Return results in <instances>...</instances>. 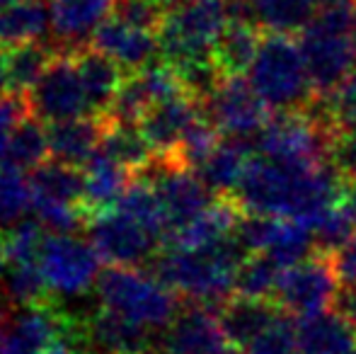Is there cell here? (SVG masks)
Segmentation results:
<instances>
[{"label":"cell","mask_w":356,"mask_h":354,"mask_svg":"<svg viewBox=\"0 0 356 354\" xmlns=\"http://www.w3.org/2000/svg\"><path fill=\"white\" fill-rule=\"evenodd\" d=\"M344 187L347 182L330 161L318 166H291L254 156L230 199L243 214L289 218L310 226L325 211L342 204Z\"/></svg>","instance_id":"1"},{"label":"cell","mask_w":356,"mask_h":354,"mask_svg":"<svg viewBox=\"0 0 356 354\" xmlns=\"http://www.w3.org/2000/svg\"><path fill=\"white\" fill-rule=\"evenodd\" d=\"M248 252L233 236L204 250H165L155 260V277L177 296L218 311L235 296V277Z\"/></svg>","instance_id":"2"},{"label":"cell","mask_w":356,"mask_h":354,"mask_svg":"<svg viewBox=\"0 0 356 354\" xmlns=\"http://www.w3.org/2000/svg\"><path fill=\"white\" fill-rule=\"evenodd\" d=\"M354 22L356 5H337L318 10L298 34V47L315 95L332 92L356 68Z\"/></svg>","instance_id":"3"},{"label":"cell","mask_w":356,"mask_h":354,"mask_svg":"<svg viewBox=\"0 0 356 354\" xmlns=\"http://www.w3.org/2000/svg\"><path fill=\"white\" fill-rule=\"evenodd\" d=\"M245 78L264 107L277 114L303 112L315 97L298 42L286 34H264Z\"/></svg>","instance_id":"4"},{"label":"cell","mask_w":356,"mask_h":354,"mask_svg":"<svg viewBox=\"0 0 356 354\" xmlns=\"http://www.w3.org/2000/svg\"><path fill=\"white\" fill-rule=\"evenodd\" d=\"M102 308L119 313L148 330H168L179 313L177 293L138 267H107L97 279Z\"/></svg>","instance_id":"5"},{"label":"cell","mask_w":356,"mask_h":354,"mask_svg":"<svg viewBox=\"0 0 356 354\" xmlns=\"http://www.w3.org/2000/svg\"><path fill=\"white\" fill-rule=\"evenodd\" d=\"M228 24V0H187L182 8L170 13L160 27V58L168 66L211 61L216 44Z\"/></svg>","instance_id":"6"},{"label":"cell","mask_w":356,"mask_h":354,"mask_svg":"<svg viewBox=\"0 0 356 354\" xmlns=\"http://www.w3.org/2000/svg\"><path fill=\"white\" fill-rule=\"evenodd\" d=\"M85 325L51 301L17 308L8 323L3 354H85Z\"/></svg>","instance_id":"7"},{"label":"cell","mask_w":356,"mask_h":354,"mask_svg":"<svg viewBox=\"0 0 356 354\" xmlns=\"http://www.w3.org/2000/svg\"><path fill=\"white\" fill-rule=\"evenodd\" d=\"M337 134L320 127L305 112H284L267 122L254 141L259 156L291 166H318L330 156Z\"/></svg>","instance_id":"8"},{"label":"cell","mask_w":356,"mask_h":354,"mask_svg":"<svg viewBox=\"0 0 356 354\" xmlns=\"http://www.w3.org/2000/svg\"><path fill=\"white\" fill-rule=\"evenodd\" d=\"M134 177L150 182L158 192L165 218H168V238L202 216L213 204L211 189L202 182V177L192 168H184L172 158L155 156L153 163Z\"/></svg>","instance_id":"9"},{"label":"cell","mask_w":356,"mask_h":354,"mask_svg":"<svg viewBox=\"0 0 356 354\" xmlns=\"http://www.w3.org/2000/svg\"><path fill=\"white\" fill-rule=\"evenodd\" d=\"M99 262L102 257L90 241L71 236H54L49 233L39 255V272L47 282L49 293L61 298L83 296L90 287H97Z\"/></svg>","instance_id":"10"},{"label":"cell","mask_w":356,"mask_h":354,"mask_svg":"<svg viewBox=\"0 0 356 354\" xmlns=\"http://www.w3.org/2000/svg\"><path fill=\"white\" fill-rule=\"evenodd\" d=\"M27 109L32 117L47 124L73 122V119L92 117L88 102V92L80 81L78 66L73 61V54H56L44 76L27 95Z\"/></svg>","instance_id":"11"},{"label":"cell","mask_w":356,"mask_h":354,"mask_svg":"<svg viewBox=\"0 0 356 354\" xmlns=\"http://www.w3.org/2000/svg\"><path fill=\"white\" fill-rule=\"evenodd\" d=\"M204 119L216 127V131L235 141H257L267 127V107L250 88L245 76H225L220 86L202 102Z\"/></svg>","instance_id":"12"},{"label":"cell","mask_w":356,"mask_h":354,"mask_svg":"<svg viewBox=\"0 0 356 354\" xmlns=\"http://www.w3.org/2000/svg\"><path fill=\"white\" fill-rule=\"evenodd\" d=\"M339 284L342 282L337 277L332 257L313 255L300 265L282 269L272 301L286 316H315L332 308Z\"/></svg>","instance_id":"13"},{"label":"cell","mask_w":356,"mask_h":354,"mask_svg":"<svg viewBox=\"0 0 356 354\" xmlns=\"http://www.w3.org/2000/svg\"><path fill=\"white\" fill-rule=\"evenodd\" d=\"M88 236L97 255L109 262V267H138L160 246V241H155L143 226L119 209L90 216Z\"/></svg>","instance_id":"14"},{"label":"cell","mask_w":356,"mask_h":354,"mask_svg":"<svg viewBox=\"0 0 356 354\" xmlns=\"http://www.w3.org/2000/svg\"><path fill=\"white\" fill-rule=\"evenodd\" d=\"M179 95L187 92H184L175 68L168 66L165 61L153 63V66L143 68V71L127 76L107 119H112L117 124H136L138 127L150 109L158 107L160 102L179 97Z\"/></svg>","instance_id":"15"},{"label":"cell","mask_w":356,"mask_h":354,"mask_svg":"<svg viewBox=\"0 0 356 354\" xmlns=\"http://www.w3.org/2000/svg\"><path fill=\"white\" fill-rule=\"evenodd\" d=\"M199 117H202V104L189 95H179L150 109L138 127L155 156L175 161L184 134Z\"/></svg>","instance_id":"16"},{"label":"cell","mask_w":356,"mask_h":354,"mask_svg":"<svg viewBox=\"0 0 356 354\" xmlns=\"http://www.w3.org/2000/svg\"><path fill=\"white\" fill-rule=\"evenodd\" d=\"M90 47H95L104 56L112 58L124 73L143 71V68L153 66V61L160 56L158 34L134 29L112 17L95 32Z\"/></svg>","instance_id":"17"},{"label":"cell","mask_w":356,"mask_h":354,"mask_svg":"<svg viewBox=\"0 0 356 354\" xmlns=\"http://www.w3.org/2000/svg\"><path fill=\"white\" fill-rule=\"evenodd\" d=\"M225 345L218 311L197 303L177 313L163 340L165 354H216Z\"/></svg>","instance_id":"18"},{"label":"cell","mask_w":356,"mask_h":354,"mask_svg":"<svg viewBox=\"0 0 356 354\" xmlns=\"http://www.w3.org/2000/svg\"><path fill=\"white\" fill-rule=\"evenodd\" d=\"M88 342L99 354H150L155 352L153 330L129 321L109 308H99L85 325Z\"/></svg>","instance_id":"19"},{"label":"cell","mask_w":356,"mask_h":354,"mask_svg":"<svg viewBox=\"0 0 356 354\" xmlns=\"http://www.w3.org/2000/svg\"><path fill=\"white\" fill-rule=\"evenodd\" d=\"M282 313L272 298H248L235 293L218 308V321L225 342L238 350H248Z\"/></svg>","instance_id":"20"},{"label":"cell","mask_w":356,"mask_h":354,"mask_svg":"<svg viewBox=\"0 0 356 354\" xmlns=\"http://www.w3.org/2000/svg\"><path fill=\"white\" fill-rule=\"evenodd\" d=\"M71 54L88 92L90 112L95 119H104L127 81V73L95 47H78Z\"/></svg>","instance_id":"21"},{"label":"cell","mask_w":356,"mask_h":354,"mask_svg":"<svg viewBox=\"0 0 356 354\" xmlns=\"http://www.w3.org/2000/svg\"><path fill=\"white\" fill-rule=\"evenodd\" d=\"M243 216L245 214L240 211V207L230 197L216 199L202 216H197L192 223L179 228L177 233H172L165 246L175 248V250H204V248H211L216 243L233 236Z\"/></svg>","instance_id":"22"},{"label":"cell","mask_w":356,"mask_h":354,"mask_svg":"<svg viewBox=\"0 0 356 354\" xmlns=\"http://www.w3.org/2000/svg\"><path fill=\"white\" fill-rule=\"evenodd\" d=\"M298 354H352L356 350V328L330 311L298 318L296 323Z\"/></svg>","instance_id":"23"},{"label":"cell","mask_w":356,"mask_h":354,"mask_svg":"<svg viewBox=\"0 0 356 354\" xmlns=\"http://www.w3.org/2000/svg\"><path fill=\"white\" fill-rule=\"evenodd\" d=\"M49 156L51 161L66 163L83 170L102 143L104 119H73V122L49 124Z\"/></svg>","instance_id":"24"},{"label":"cell","mask_w":356,"mask_h":354,"mask_svg":"<svg viewBox=\"0 0 356 354\" xmlns=\"http://www.w3.org/2000/svg\"><path fill=\"white\" fill-rule=\"evenodd\" d=\"M114 3L117 0H49L54 34L63 44L95 37V32L112 17Z\"/></svg>","instance_id":"25"},{"label":"cell","mask_w":356,"mask_h":354,"mask_svg":"<svg viewBox=\"0 0 356 354\" xmlns=\"http://www.w3.org/2000/svg\"><path fill=\"white\" fill-rule=\"evenodd\" d=\"M129 175L117 161L107 156L104 151H95V156L83 168V207L88 216H95L99 211H109L119 204L124 189L129 187Z\"/></svg>","instance_id":"26"},{"label":"cell","mask_w":356,"mask_h":354,"mask_svg":"<svg viewBox=\"0 0 356 354\" xmlns=\"http://www.w3.org/2000/svg\"><path fill=\"white\" fill-rule=\"evenodd\" d=\"M250 161V143L248 141H235V138H220L216 151L202 166L197 168V175L202 182L211 189V194H218V199L233 197L238 189L240 179L248 170Z\"/></svg>","instance_id":"27"},{"label":"cell","mask_w":356,"mask_h":354,"mask_svg":"<svg viewBox=\"0 0 356 354\" xmlns=\"http://www.w3.org/2000/svg\"><path fill=\"white\" fill-rule=\"evenodd\" d=\"M29 184H32V207L37 204L83 207V170L80 168L47 161L29 172Z\"/></svg>","instance_id":"28"},{"label":"cell","mask_w":356,"mask_h":354,"mask_svg":"<svg viewBox=\"0 0 356 354\" xmlns=\"http://www.w3.org/2000/svg\"><path fill=\"white\" fill-rule=\"evenodd\" d=\"M56 54L42 42L19 44V47L3 49L5 68V92L15 97H27L54 61Z\"/></svg>","instance_id":"29"},{"label":"cell","mask_w":356,"mask_h":354,"mask_svg":"<svg viewBox=\"0 0 356 354\" xmlns=\"http://www.w3.org/2000/svg\"><path fill=\"white\" fill-rule=\"evenodd\" d=\"M99 151L107 153L112 161H117L131 175H138L155 158L153 148L145 141L141 127H136V124H117L107 117H104V134Z\"/></svg>","instance_id":"30"},{"label":"cell","mask_w":356,"mask_h":354,"mask_svg":"<svg viewBox=\"0 0 356 354\" xmlns=\"http://www.w3.org/2000/svg\"><path fill=\"white\" fill-rule=\"evenodd\" d=\"M51 24V13L44 0H19L0 13V49L39 42Z\"/></svg>","instance_id":"31"},{"label":"cell","mask_w":356,"mask_h":354,"mask_svg":"<svg viewBox=\"0 0 356 354\" xmlns=\"http://www.w3.org/2000/svg\"><path fill=\"white\" fill-rule=\"evenodd\" d=\"M262 37V29L254 24L230 22L213 49V61L223 76H248Z\"/></svg>","instance_id":"32"},{"label":"cell","mask_w":356,"mask_h":354,"mask_svg":"<svg viewBox=\"0 0 356 354\" xmlns=\"http://www.w3.org/2000/svg\"><path fill=\"white\" fill-rule=\"evenodd\" d=\"M254 24L267 34H300L318 10L310 0H250Z\"/></svg>","instance_id":"33"},{"label":"cell","mask_w":356,"mask_h":354,"mask_svg":"<svg viewBox=\"0 0 356 354\" xmlns=\"http://www.w3.org/2000/svg\"><path fill=\"white\" fill-rule=\"evenodd\" d=\"M114 209H119L129 218H134L155 241H168V218H165L158 192H155V187L150 182H145L141 177H134Z\"/></svg>","instance_id":"34"},{"label":"cell","mask_w":356,"mask_h":354,"mask_svg":"<svg viewBox=\"0 0 356 354\" xmlns=\"http://www.w3.org/2000/svg\"><path fill=\"white\" fill-rule=\"evenodd\" d=\"M264 255L274 260L282 269H289L293 265H300L308 257L318 255L315 250V238L308 223L289 221V218H277L272 241L267 246Z\"/></svg>","instance_id":"35"},{"label":"cell","mask_w":356,"mask_h":354,"mask_svg":"<svg viewBox=\"0 0 356 354\" xmlns=\"http://www.w3.org/2000/svg\"><path fill=\"white\" fill-rule=\"evenodd\" d=\"M47 156H49L47 127H44V122H39L37 117L27 114V117L15 127L3 166H13L27 172V170L39 168L42 163H47Z\"/></svg>","instance_id":"36"},{"label":"cell","mask_w":356,"mask_h":354,"mask_svg":"<svg viewBox=\"0 0 356 354\" xmlns=\"http://www.w3.org/2000/svg\"><path fill=\"white\" fill-rule=\"evenodd\" d=\"M32 214V184L24 170L0 166V236L17 228Z\"/></svg>","instance_id":"37"},{"label":"cell","mask_w":356,"mask_h":354,"mask_svg":"<svg viewBox=\"0 0 356 354\" xmlns=\"http://www.w3.org/2000/svg\"><path fill=\"white\" fill-rule=\"evenodd\" d=\"M310 231L315 238V250L318 255L334 257L356 233V218L349 214V209L344 204L325 211L320 218H315L310 223Z\"/></svg>","instance_id":"38"},{"label":"cell","mask_w":356,"mask_h":354,"mask_svg":"<svg viewBox=\"0 0 356 354\" xmlns=\"http://www.w3.org/2000/svg\"><path fill=\"white\" fill-rule=\"evenodd\" d=\"M282 267L267 255H248L235 277V293L248 298H274Z\"/></svg>","instance_id":"39"},{"label":"cell","mask_w":356,"mask_h":354,"mask_svg":"<svg viewBox=\"0 0 356 354\" xmlns=\"http://www.w3.org/2000/svg\"><path fill=\"white\" fill-rule=\"evenodd\" d=\"M220 143V134L216 131V127L209 119H204V114L187 129L182 143L177 148V156L175 161L182 163L184 168H192L197 170L204 161L216 151V146Z\"/></svg>","instance_id":"40"},{"label":"cell","mask_w":356,"mask_h":354,"mask_svg":"<svg viewBox=\"0 0 356 354\" xmlns=\"http://www.w3.org/2000/svg\"><path fill=\"white\" fill-rule=\"evenodd\" d=\"M165 17L168 13L160 5V0H117L112 10V19L153 34L160 32Z\"/></svg>","instance_id":"41"},{"label":"cell","mask_w":356,"mask_h":354,"mask_svg":"<svg viewBox=\"0 0 356 354\" xmlns=\"http://www.w3.org/2000/svg\"><path fill=\"white\" fill-rule=\"evenodd\" d=\"M325 109L337 134L356 131V68L332 92L323 95Z\"/></svg>","instance_id":"42"},{"label":"cell","mask_w":356,"mask_h":354,"mask_svg":"<svg viewBox=\"0 0 356 354\" xmlns=\"http://www.w3.org/2000/svg\"><path fill=\"white\" fill-rule=\"evenodd\" d=\"M245 352L248 354H298V345H296V323L289 321L286 313H282Z\"/></svg>","instance_id":"43"},{"label":"cell","mask_w":356,"mask_h":354,"mask_svg":"<svg viewBox=\"0 0 356 354\" xmlns=\"http://www.w3.org/2000/svg\"><path fill=\"white\" fill-rule=\"evenodd\" d=\"M29 114L27 109V99L24 97H15V95L3 92L0 95V166L5 163L10 148V138L13 131L19 122Z\"/></svg>","instance_id":"44"},{"label":"cell","mask_w":356,"mask_h":354,"mask_svg":"<svg viewBox=\"0 0 356 354\" xmlns=\"http://www.w3.org/2000/svg\"><path fill=\"white\" fill-rule=\"evenodd\" d=\"M327 161L332 163V168L344 182H356V131H344L334 136Z\"/></svg>","instance_id":"45"},{"label":"cell","mask_w":356,"mask_h":354,"mask_svg":"<svg viewBox=\"0 0 356 354\" xmlns=\"http://www.w3.org/2000/svg\"><path fill=\"white\" fill-rule=\"evenodd\" d=\"M332 262H334V269H337L339 282L356 287V233L352 236V241L332 257Z\"/></svg>","instance_id":"46"},{"label":"cell","mask_w":356,"mask_h":354,"mask_svg":"<svg viewBox=\"0 0 356 354\" xmlns=\"http://www.w3.org/2000/svg\"><path fill=\"white\" fill-rule=\"evenodd\" d=\"M332 311L339 318H344L352 328H356V287H352V284H339L337 296L332 301Z\"/></svg>","instance_id":"47"},{"label":"cell","mask_w":356,"mask_h":354,"mask_svg":"<svg viewBox=\"0 0 356 354\" xmlns=\"http://www.w3.org/2000/svg\"><path fill=\"white\" fill-rule=\"evenodd\" d=\"M8 308H5V296L0 293V354H3V345H5V335H8Z\"/></svg>","instance_id":"48"},{"label":"cell","mask_w":356,"mask_h":354,"mask_svg":"<svg viewBox=\"0 0 356 354\" xmlns=\"http://www.w3.org/2000/svg\"><path fill=\"white\" fill-rule=\"evenodd\" d=\"M342 204L349 209V214L356 218V182H349L344 187V197H342Z\"/></svg>","instance_id":"49"},{"label":"cell","mask_w":356,"mask_h":354,"mask_svg":"<svg viewBox=\"0 0 356 354\" xmlns=\"http://www.w3.org/2000/svg\"><path fill=\"white\" fill-rule=\"evenodd\" d=\"M315 10H327L337 8V5H356V0H310Z\"/></svg>","instance_id":"50"},{"label":"cell","mask_w":356,"mask_h":354,"mask_svg":"<svg viewBox=\"0 0 356 354\" xmlns=\"http://www.w3.org/2000/svg\"><path fill=\"white\" fill-rule=\"evenodd\" d=\"M5 92V68H3V49H0V95Z\"/></svg>","instance_id":"51"},{"label":"cell","mask_w":356,"mask_h":354,"mask_svg":"<svg viewBox=\"0 0 356 354\" xmlns=\"http://www.w3.org/2000/svg\"><path fill=\"white\" fill-rule=\"evenodd\" d=\"M216 354H248L245 350H238V347H230V345H225L223 350H218Z\"/></svg>","instance_id":"52"},{"label":"cell","mask_w":356,"mask_h":354,"mask_svg":"<svg viewBox=\"0 0 356 354\" xmlns=\"http://www.w3.org/2000/svg\"><path fill=\"white\" fill-rule=\"evenodd\" d=\"M15 3H19V0H0V13H3V10H8L10 5H15Z\"/></svg>","instance_id":"53"},{"label":"cell","mask_w":356,"mask_h":354,"mask_svg":"<svg viewBox=\"0 0 356 354\" xmlns=\"http://www.w3.org/2000/svg\"><path fill=\"white\" fill-rule=\"evenodd\" d=\"M354 47H356V22H354Z\"/></svg>","instance_id":"54"},{"label":"cell","mask_w":356,"mask_h":354,"mask_svg":"<svg viewBox=\"0 0 356 354\" xmlns=\"http://www.w3.org/2000/svg\"><path fill=\"white\" fill-rule=\"evenodd\" d=\"M352 354H356V350H354V352H352Z\"/></svg>","instance_id":"55"},{"label":"cell","mask_w":356,"mask_h":354,"mask_svg":"<svg viewBox=\"0 0 356 354\" xmlns=\"http://www.w3.org/2000/svg\"><path fill=\"white\" fill-rule=\"evenodd\" d=\"M95 354H99V352H95Z\"/></svg>","instance_id":"56"}]
</instances>
